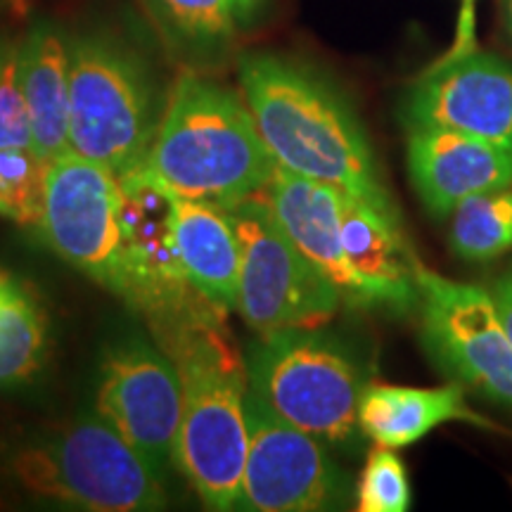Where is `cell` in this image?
<instances>
[{
	"label": "cell",
	"mask_w": 512,
	"mask_h": 512,
	"mask_svg": "<svg viewBox=\"0 0 512 512\" xmlns=\"http://www.w3.org/2000/svg\"><path fill=\"white\" fill-rule=\"evenodd\" d=\"M121 183L110 169L67 152L46 171L41 228L50 249L105 290L126 297Z\"/></svg>",
	"instance_id": "11"
},
{
	"label": "cell",
	"mask_w": 512,
	"mask_h": 512,
	"mask_svg": "<svg viewBox=\"0 0 512 512\" xmlns=\"http://www.w3.org/2000/svg\"><path fill=\"white\" fill-rule=\"evenodd\" d=\"M238 74L242 98L275 164L401 219L366 128L335 83L275 53L242 55Z\"/></svg>",
	"instance_id": "1"
},
{
	"label": "cell",
	"mask_w": 512,
	"mask_h": 512,
	"mask_svg": "<svg viewBox=\"0 0 512 512\" xmlns=\"http://www.w3.org/2000/svg\"><path fill=\"white\" fill-rule=\"evenodd\" d=\"M503 12H505V22H508V31L512 36V0H503Z\"/></svg>",
	"instance_id": "29"
},
{
	"label": "cell",
	"mask_w": 512,
	"mask_h": 512,
	"mask_svg": "<svg viewBox=\"0 0 512 512\" xmlns=\"http://www.w3.org/2000/svg\"><path fill=\"white\" fill-rule=\"evenodd\" d=\"M10 41H12V38H8V36H0V62H3V55H5V50H8Z\"/></svg>",
	"instance_id": "30"
},
{
	"label": "cell",
	"mask_w": 512,
	"mask_h": 512,
	"mask_svg": "<svg viewBox=\"0 0 512 512\" xmlns=\"http://www.w3.org/2000/svg\"><path fill=\"white\" fill-rule=\"evenodd\" d=\"M93 411L166 482L176 467L183 387L174 361L157 342L126 332L107 344L95 375Z\"/></svg>",
	"instance_id": "9"
},
{
	"label": "cell",
	"mask_w": 512,
	"mask_h": 512,
	"mask_svg": "<svg viewBox=\"0 0 512 512\" xmlns=\"http://www.w3.org/2000/svg\"><path fill=\"white\" fill-rule=\"evenodd\" d=\"M176 242L195 290L221 313L238 309L242 256L230 211L176 197Z\"/></svg>",
	"instance_id": "19"
},
{
	"label": "cell",
	"mask_w": 512,
	"mask_h": 512,
	"mask_svg": "<svg viewBox=\"0 0 512 512\" xmlns=\"http://www.w3.org/2000/svg\"><path fill=\"white\" fill-rule=\"evenodd\" d=\"M50 351V320L38 294L0 271V389L27 387L43 373Z\"/></svg>",
	"instance_id": "21"
},
{
	"label": "cell",
	"mask_w": 512,
	"mask_h": 512,
	"mask_svg": "<svg viewBox=\"0 0 512 512\" xmlns=\"http://www.w3.org/2000/svg\"><path fill=\"white\" fill-rule=\"evenodd\" d=\"M406 128H448L512 150V62L484 50L448 53L413 83Z\"/></svg>",
	"instance_id": "13"
},
{
	"label": "cell",
	"mask_w": 512,
	"mask_h": 512,
	"mask_svg": "<svg viewBox=\"0 0 512 512\" xmlns=\"http://www.w3.org/2000/svg\"><path fill=\"white\" fill-rule=\"evenodd\" d=\"M10 3H12V0H0V15H3V12L10 8Z\"/></svg>",
	"instance_id": "31"
},
{
	"label": "cell",
	"mask_w": 512,
	"mask_h": 512,
	"mask_svg": "<svg viewBox=\"0 0 512 512\" xmlns=\"http://www.w3.org/2000/svg\"><path fill=\"white\" fill-rule=\"evenodd\" d=\"M150 24L171 57L192 72H211L235 46V22L228 0H140Z\"/></svg>",
	"instance_id": "20"
},
{
	"label": "cell",
	"mask_w": 512,
	"mask_h": 512,
	"mask_svg": "<svg viewBox=\"0 0 512 512\" xmlns=\"http://www.w3.org/2000/svg\"><path fill=\"white\" fill-rule=\"evenodd\" d=\"M264 197L294 247L337 287L342 304L375 309L342 247V190L275 164Z\"/></svg>",
	"instance_id": "15"
},
{
	"label": "cell",
	"mask_w": 512,
	"mask_h": 512,
	"mask_svg": "<svg viewBox=\"0 0 512 512\" xmlns=\"http://www.w3.org/2000/svg\"><path fill=\"white\" fill-rule=\"evenodd\" d=\"M448 422H472L489 427L482 415L467 406L458 382L444 387H401L368 382L358 406L361 432L377 446L406 448Z\"/></svg>",
	"instance_id": "18"
},
{
	"label": "cell",
	"mask_w": 512,
	"mask_h": 512,
	"mask_svg": "<svg viewBox=\"0 0 512 512\" xmlns=\"http://www.w3.org/2000/svg\"><path fill=\"white\" fill-rule=\"evenodd\" d=\"M408 174L437 221L482 192L512 188V150L448 128H408Z\"/></svg>",
	"instance_id": "14"
},
{
	"label": "cell",
	"mask_w": 512,
	"mask_h": 512,
	"mask_svg": "<svg viewBox=\"0 0 512 512\" xmlns=\"http://www.w3.org/2000/svg\"><path fill=\"white\" fill-rule=\"evenodd\" d=\"M183 387L174 465L209 510H238L247 458L245 356L223 313L192 316L155 332Z\"/></svg>",
	"instance_id": "2"
},
{
	"label": "cell",
	"mask_w": 512,
	"mask_h": 512,
	"mask_svg": "<svg viewBox=\"0 0 512 512\" xmlns=\"http://www.w3.org/2000/svg\"><path fill=\"white\" fill-rule=\"evenodd\" d=\"M0 482L24 501L55 508H166L164 479L95 411L24 427L0 439Z\"/></svg>",
	"instance_id": "4"
},
{
	"label": "cell",
	"mask_w": 512,
	"mask_h": 512,
	"mask_svg": "<svg viewBox=\"0 0 512 512\" xmlns=\"http://www.w3.org/2000/svg\"><path fill=\"white\" fill-rule=\"evenodd\" d=\"M230 3V10H233V17L235 22H238V27H247V24H252L256 15H259L261 8H264L266 0H228Z\"/></svg>",
	"instance_id": "28"
},
{
	"label": "cell",
	"mask_w": 512,
	"mask_h": 512,
	"mask_svg": "<svg viewBox=\"0 0 512 512\" xmlns=\"http://www.w3.org/2000/svg\"><path fill=\"white\" fill-rule=\"evenodd\" d=\"M34 147V128L19 76V41H10L0 62V150Z\"/></svg>",
	"instance_id": "25"
},
{
	"label": "cell",
	"mask_w": 512,
	"mask_h": 512,
	"mask_svg": "<svg viewBox=\"0 0 512 512\" xmlns=\"http://www.w3.org/2000/svg\"><path fill=\"white\" fill-rule=\"evenodd\" d=\"M119 183L126 264L124 302L145 318L152 335L200 313L219 311L195 290L183 266L176 242L174 192L138 169L121 176Z\"/></svg>",
	"instance_id": "10"
},
{
	"label": "cell",
	"mask_w": 512,
	"mask_h": 512,
	"mask_svg": "<svg viewBox=\"0 0 512 512\" xmlns=\"http://www.w3.org/2000/svg\"><path fill=\"white\" fill-rule=\"evenodd\" d=\"M451 249L458 259L486 264L512 249V188L482 192L451 214Z\"/></svg>",
	"instance_id": "22"
},
{
	"label": "cell",
	"mask_w": 512,
	"mask_h": 512,
	"mask_svg": "<svg viewBox=\"0 0 512 512\" xmlns=\"http://www.w3.org/2000/svg\"><path fill=\"white\" fill-rule=\"evenodd\" d=\"M240 240L238 311L256 337L318 328L335 316L337 287L294 247L264 192L228 209Z\"/></svg>",
	"instance_id": "7"
},
{
	"label": "cell",
	"mask_w": 512,
	"mask_h": 512,
	"mask_svg": "<svg viewBox=\"0 0 512 512\" xmlns=\"http://www.w3.org/2000/svg\"><path fill=\"white\" fill-rule=\"evenodd\" d=\"M475 3L477 0H463V10L458 19L456 46L451 53H463V50L475 48Z\"/></svg>",
	"instance_id": "27"
},
{
	"label": "cell",
	"mask_w": 512,
	"mask_h": 512,
	"mask_svg": "<svg viewBox=\"0 0 512 512\" xmlns=\"http://www.w3.org/2000/svg\"><path fill=\"white\" fill-rule=\"evenodd\" d=\"M136 169L183 200L233 209L264 192L275 162L245 98L226 83L185 69Z\"/></svg>",
	"instance_id": "3"
},
{
	"label": "cell",
	"mask_w": 512,
	"mask_h": 512,
	"mask_svg": "<svg viewBox=\"0 0 512 512\" xmlns=\"http://www.w3.org/2000/svg\"><path fill=\"white\" fill-rule=\"evenodd\" d=\"M19 76L43 162L72 152L69 145V31L41 17L19 41Z\"/></svg>",
	"instance_id": "17"
},
{
	"label": "cell",
	"mask_w": 512,
	"mask_h": 512,
	"mask_svg": "<svg viewBox=\"0 0 512 512\" xmlns=\"http://www.w3.org/2000/svg\"><path fill=\"white\" fill-rule=\"evenodd\" d=\"M342 247L375 309L387 306L396 313L418 309L415 268L420 261L408 247L401 219L342 190Z\"/></svg>",
	"instance_id": "16"
},
{
	"label": "cell",
	"mask_w": 512,
	"mask_h": 512,
	"mask_svg": "<svg viewBox=\"0 0 512 512\" xmlns=\"http://www.w3.org/2000/svg\"><path fill=\"white\" fill-rule=\"evenodd\" d=\"M247 458L238 510L320 512L347 501L349 479L328 446L247 389Z\"/></svg>",
	"instance_id": "12"
},
{
	"label": "cell",
	"mask_w": 512,
	"mask_h": 512,
	"mask_svg": "<svg viewBox=\"0 0 512 512\" xmlns=\"http://www.w3.org/2000/svg\"><path fill=\"white\" fill-rule=\"evenodd\" d=\"M411 501V482L403 460L394 448H373L358 479L356 508L361 512H406Z\"/></svg>",
	"instance_id": "24"
},
{
	"label": "cell",
	"mask_w": 512,
	"mask_h": 512,
	"mask_svg": "<svg viewBox=\"0 0 512 512\" xmlns=\"http://www.w3.org/2000/svg\"><path fill=\"white\" fill-rule=\"evenodd\" d=\"M422 344L441 373L512 411V337L491 292L415 268Z\"/></svg>",
	"instance_id": "8"
},
{
	"label": "cell",
	"mask_w": 512,
	"mask_h": 512,
	"mask_svg": "<svg viewBox=\"0 0 512 512\" xmlns=\"http://www.w3.org/2000/svg\"><path fill=\"white\" fill-rule=\"evenodd\" d=\"M48 164L34 147L0 150V216L19 226H38L43 214Z\"/></svg>",
	"instance_id": "23"
},
{
	"label": "cell",
	"mask_w": 512,
	"mask_h": 512,
	"mask_svg": "<svg viewBox=\"0 0 512 512\" xmlns=\"http://www.w3.org/2000/svg\"><path fill=\"white\" fill-rule=\"evenodd\" d=\"M166 100L136 43L112 27L69 34V145L121 178L143 162Z\"/></svg>",
	"instance_id": "5"
},
{
	"label": "cell",
	"mask_w": 512,
	"mask_h": 512,
	"mask_svg": "<svg viewBox=\"0 0 512 512\" xmlns=\"http://www.w3.org/2000/svg\"><path fill=\"white\" fill-rule=\"evenodd\" d=\"M245 366L249 387L290 425L328 448L358 444L370 370L347 339L323 325L280 330L249 344Z\"/></svg>",
	"instance_id": "6"
},
{
	"label": "cell",
	"mask_w": 512,
	"mask_h": 512,
	"mask_svg": "<svg viewBox=\"0 0 512 512\" xmlns=\"http://www.w3.org/2000/svg\"><path fill=\"white\" fill-rule=\"evenodd\" d=\"M491 299H494L496 313L501 318L503 328L508 330L512 337V264L501 273V278L496 280L494 287H491Z\"/></svg>",
	"instance_id": "26"
}]
</instances>
